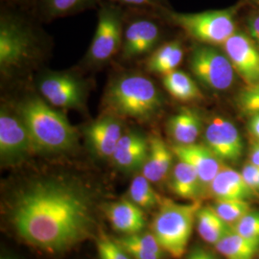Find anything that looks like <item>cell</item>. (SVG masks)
<instances>
[{
  "mask_svg": "<svg viewBox=\"0 0 259 259\" xmlns=\"http://www.w3.org/2000/svg\"><path fill=\"white\" fill-rule=\"evenodd\" d=\"M10 220L29 245L50 253L62 252L93 234V199L75 179L39 178L16 193Z\"/></svg>",
  "mask_w": 259,
  "mask_h": 259,
  "instance_id": "obj_1",
  "label": "cell"
},
{
  "mask_svg": "<svg viewBox=\"0 0 259 259\" xmlns=\"http://www.w3.org/2000/svg\"><path fill=\"white\" fill-rule=\"evenodd\" d=\"M17 112L27 128L35 150L57 154L76 146L77 134L67 118L39 97L24 99Z\"/></svg>",
  "mask_w": 259,
  "mask_h": 259,
  "instance_id": "obj_2",
  "label": "cell"
},
{
  "mask_svg": "<svg viewBox=\"0 0 259 259\" xmlns=\"http://www.w3.org/2000/svg\"><path fill=\"white\" fill-rule=\"evenodd\" d=\"M104 104L111 114L145 122L156 117L163 97L156 84L143 75H123L108 87Z\"/></svg>",
  "mask_w": 259,
  "mask_h": 259,
  "instance_id": "obj_3",
  "label": "cell"
},
{
  "mask_svg": "<svg viewBox=\"0 0 259 259\" xmlns=\"http://www.w3.org/2000/svg\"><path fill=\"white\" fill-rule=\"evenodd\" d=\"M201 206L200 200L180 204L162 198L151 230L161 249L173 258H181L185 254Z\"/></svg>",
  "mask_w": 259,
  "mask_h": 259,
  "instance_id": "obj_4",
  "label": "cell"
},
{
  "mask_svg": "<svg viewBox=\"0 0 259 259\" xmlns=\"http://www.w3.org/2000/svg\"><path fill=\"white\" fill-rule=\"evenodd\" d=\"M170 19L187 35L206 45H224L236 32L234 9L214 10L197 14L171 13Z\"/></svg>",
  "mask_w": 259,
  "mask_h": 259,
  "instance_id": "obj_5",
  "label": "cell"
},
{
  "mask_svg": "<svg viewBox=\"0 0 259 259\" xmlns=\"http://www.w3.org/2000/svg\"><path fill=\"white\" fill-rule=\"evenodd\" d=\"M35 41L27 28L17 20L0 23V69L4 76L15 73L34 58Z\"/></svg>",
  "mask_w": 259,
  "mask_h": 259,
  "instance_id": "obj_6",
  "label": "cell"
},
{
  "mask_svg": "<svg viewBox=\"0 0 259 259\" xmlns=\"http://www.w3.org/2000/svg\"><path fill=\"white\" fill-rule=\"evenodd\" d=\"M189 65L195 77L206 88L224 92L232 88L235 69L228 56L209 46L195 48Z\"/></svg>",
  "mask_w": 259,
  "mask_h": 259,
  "instance_id": "obj_7",
  "label": "cell"
},
{
  "mask_svg": "<svg viewBox=\"0 0 259 259\" xmlns=\"http://www.w3.org/2000/svg\"><path fill=\"white\" fill-rule=\"evenodd\" d=\"M35 150L29 132L18 112L2 107L0 112V157L4 164L18 163Z\"/></svg>",
  "mask_w": 259,
  "mask_h": 259,
  "instance_id": "obj_8",
  "label": "cell"
},
{
  "mask_svg": "<svg viewBox=\"0 0 259 259\" xmlns=\"http://www.w3.org/2000/svg\"><path fill=\"white\" fill-rule=\"evenodd\" d=\"M122 19L120 12L111 7L103 8L98 17L97 27L88 59L94 64H102L117 53L122 40Z\"/></svg>",
  "mask_w": 259,
  "mask_h": 259,
  "instance_id": "obj_9",
  "label": "cell"
},
{
  "mask_svg": "<svg viewBox=\"0 0 259 259\" xmlns=\"http://www.w3.org/2000/svg\"><path fill=\"white\" fill-rule=\"evenodd\" d=\"M39 92L50 105L62 109H82L85 89L83 82L69 73L56 72L45 76L38 84Z\"/></svg>",
  "mask_w": 259,
  "mask_h": 259,
  "instance_id": "obj_10",
  "label": "cell"
},
{
  "mask_svg": "<svg viewBox=\"0 0 259 259\" xmlns=\"http://www.w3.org/2000/svg\"><path fill=\"white\" fill-rule=\"evenodd\" d=\"M204 145L221 161L234 163L240 159L244 144L236 126L222 116H215L204 131Z\"/></svg>",
  "mask_w": 259,
  "mask_h": 259,
  "instance_id": "obj_11",
  "label": "cell"
},
{
  "mask_svg": "<svg viewBox=\"0 0 259 259\" xmlns=\"http://www.w3.org/2000/svg\"><path fill=\"white\" fill-rule=\"evenodd\" d=\"M225 54L247 85L259 82V47L252 38L235 32L224 45Z\"/></svg>",
  "mask_w": 259,
  "mask_h": 259,
  "instance_id": "obj_12",
  "label": "cell"
},
{
  "mask_svg": "<svg viewBox=\"0 0 259 259\" xmlns=\"http://www.w3.org/2000/svg\"><path fill=\"white\" fill-rule=\"evenodd\" d=\"M84 136L97 157L110 158L123 136V124L118 116L108 113L88 125Z\"/></svg>",
  "mask_w": 259,
  "mask_h": 259,
  "instance_id": "obj_13",
  "label": "cell"
},
{
  "mask_svg": "<svg viewBox=\"0 0 259 259\" xmlns=\"http://www.w3.org/2000/svg\"><path fill=\"white\" fill-rule=\"evenodd\" d=\"M172 150L179 160L187 162L194 168L201 182L203 195L208 192L214 178L224 166L222 161L206 145L196 143L174 145Z\"/></svg>",
  "mask_w": 259,
  "mask_h": 259,
  "instance_id": "obj_14",
  "label": "cell"
},
{
  "mask_svg": "<svg viewBox=\"0 0 259 259\" xmlns=\"http://www.w3.org/2000/svg\"><path fill=\"white\" fill-rule=\"evenodd\" d=\"M159 36V28L151 20L139 19L132 22L124 33L123 57L129 59L151 52Z\"/></svg>",
  "mask_w": 259,
  "mask_h": 259,
  "instance_id": "obj_15",
  "label": "cell"
},
{
  "mask_svg": "<svg viewBox=\"0 0 259 259\" xmlns=\"http://www.w3.org/2000/svg\"><path fill=\"white\" fill-rule=\"evenodd\" d=\"M104 210L112 229L125 235L139 233L146 227L143 209L130 199L106 204Z\"/></svg>",
  "mask_w": 259,
  "mask_h": 259,
  "instance_id": "obj_16",
  "label": "cell"
},
{
  "mask_svg": "<svg viewBox=\"0 0 259 259\" xmlns=\"http://www.w3.org/2000/svg\"><path fill=\"white\" fill-rule=\"evenodd\" d=\"M148 150L149 140L137 132H131L123 134L111 159L122 171H136L144 165Z\"/></svg>",
  "mask_w": 259,
  "mask_h": 259,
  "instance_id": "obj_17",
  "label": "cell"
},
{
  "mask_svg": "<svg viewBox=\"0 0 259 259\" xmlns=\"http://www.w3.org/2000/svg\"><path fill=\"white\" fill-rule=\"evenodd\" d=\"M173 150L159 136L149 139L147 158L142 167V175L152 184H159L169 175L173 162Z\"/></svg>",
  "mask_w": 259,
  "mask_h": 259,
  "instance_id": "obj_18",
  "label": "cell"
},
{
  "mask_svg": "<svg viewBox=\"0 0 259 259\" xmlns=\"http://www.w3.org/2000/svg\"><path fill=\"white\" fill-rule=\"evenodd\" d=\"M209 192L216 198V200L224 201H248L256 194L246 184L241 173L227 166H223L214 178L210 185Z\"/></svg>",
  "mask_w": 259,
  "mask_h": 259,
  "instance_id": "obj_19",
  "label": "cell"
},
{
  "mask_svg": "<svg viewBox=\"0 0 259 259\" xmlns=\"http://www.w3.org/2000/svg\"><path fill=\"white\" fill-rule=\"evenodd\" d=\"M203 121L196 110L184 108L172 115L167 122V132L175 145H189L201 135Z\"/></svg>",
  "mask_w": 259,
  "mask_h": 259,
  "instance_id": "obj_20",
  "label": "cell"
},
{
  "mask_svg": "<svg viewBox=\"0 0 259 259\" xmlns=\"http://www.w3.org/2000/svg\"><path fill=\"white\" fill-rule=\"evenodd\" d=\"M171 190L179 197L198 201L203 195V189L199 176L194 168L183 160H179L171 174Z\"/></svg>",
  "mask_w": 259,
  "mask_h": 259,
  "instance_id": "obj_21",
  "label": "cell"
},
{
  "mask_svg": "<svg viewBox=\"0 0 259 259\" xmlns=\"http://www.w3.org/2000/svg\"><path fill=\"white\" fill-rule=\"evenodd\" d=\"M184 59V48L178 40L169 41L158 47L149 57L146 69L149 72L164 76L181 65Z\"/></svg>",
  "mask_w": 259,
  "mask_h": 259,
  "instance_id": "obj_22",
  "label": "cell"
},
{
  "mask_svg": "<svg viewBox=\"0 0 259 259\" xmlns=\"http://www.w3.org/2000/svg\"><path fill=\"white\" fill-rule=\"evenodd\" d=\"M215 247L227 259H253L259 250V240L247 239L232 228Z\"/></svg>",
  "mask_w": 259,
  "mask_h": 259,
  "instance_id": "obj_23",
  "label": "cell"
},
{
  "mask_svg": "<svg viewBox=\"0 0 259 259\" xmlns=\"http://www.w3.org/2000/svg\"><path fill=\"white\" fill-rule=\"evenodd\" d=\"M196 223L200 236L214 246L232 229V226L223 220L213 206H201L197 212Z\"/></svg>",
  "mask_w": 259,
  "mask_h": 259,
  "instance_id": "obj_24",
  "label": "cell"
},
{
  "mask_svg": "<svg viewBox=\"0 0 259 259\" xmlns=\"http://www.w3.org/2000/svg\"><path fill=\"white\" fill-rule=\"evenodd\" d=\"M162 83L168 93L182 102H191L203 98L194 80L182 70H174L162 78Z\"/></svg>",
  "mask_w": 259,
  "mask_h": 259,
  "instance_id": "obj_25",
  "label": "cell"
},
{
  "mask_svg": "<svg viewBox=\"0 0 259 259\" xmlns=\"http://www.w3.org/2000/svg\"><path fill=\"white\" fill-rule=\"evenodd\" d=\"M152 183L143 175L135 177L129 187L130 200L142 209H151L159 205L162 198L157 194L151 185Z\"/></svg>",
  "mask_w": 259,
  "mask_h": 259,
  "instance_id": "obj_26",
  "label": "cell"
},
{
  "mask_svg": "<svg viewBox=\"0 0 259 259\" xmlns=\"http://www.w3.org/2000/svg\"><path fill=\"white\" fill-rule=\"evenodd\" d=\"M213 208L225 222L231 226L238 222L250 210L249 202L241 200H217Z\"/></svg>",
  "mask_w": 259,
  "mask_h": 259,
  "instance_id": "obj_27",
  "label": "cell"
},
{
  "mask_svg": "<svg viewBox=\"0 0 259 259\" xmlns=\"http://www.w3.org/2000/svg\"><path fill=\"white\" fill-rule=\"evenodd\" d=\"M96 247L100 259H131V255L123 249L115 238H111L106 232H99Z\"/></svg>",
  "mask_w": 259,
  "mask_h": 259,
  "instance_id": "obj_28",
  "label": "cell"
},
{
  "mask_svg": "<svg viewBox=\"0 0 259 259\" xmlns=\"http://www.w3.org/2000/svg\"><path fill=\"white\" fill-rule=\"evenodd\" d=\"M236 104L244 115L250 117L259 113V82L246 85L238 94Z\"/></svg>",
  "mask_w": 259,
  "mask_h": 259,
  "instance_id": "obj_29",
  "label": "cell"
},
{
  "mask_svg": "<svg viewBox=\"0 0 259 259\" xmlns=\"http://www.w3.org/2000/svg\"><path fill=\"white\" fill-rule=\"evenodd\" d=\"M232 228L234 232L247 239L259 240V210L250 209Z\"/></svg>",
  "mask_w": 259,
  "mask_h": 259,
  "instance_id": "obj_30",
  "label": "cell"
},
{
  "mask_svg": "<svg viewBox=\"0 0 259 259\" xmlns=\"http://www.w3.org/2000/svg\"><path fill=\"white\" fill-rule=\"evenodd\" d=\"M123 239L128 241L130 243L137 245L139 247H141L145 250L156 252L158 254H162L163 255V250L161 249V247L159 246L158 242H157L155 235L152 232H139L136 234H131V235H124L122 236Z\"/></svg>",
  "mask_w": 259,
  "mask_h": 259,
  "instance_id": "obj_31",
  "label": "cell"
},
{
  "mask_svg": "<svg viewBox=\"0 0 259 259\" xmlns=\"http://www.w3.org/2000/svg\"><path fill=\"white\" fill-rule=\"evenodd\" d=\"M115 240L117 241V243L120 244L123 249L129 253L131 257H134L135 259H162L163 257L162 254H158L156 252L145 250L141 247L134 245L128 241L123 239L122 237L115 238Z\"/></svg>",
  "mask_w": 259,
  "mask_h": 259,
  "instance_id": "obj_32",
  "label": "cell"
},
{
  "mask_svg": "<svg viewBox=\"0 0 259 259\" xmlns=\"http://www.w3.org/2000/svg\"><path fill=\"white\" fill-rule=\"evenodd\" d=\"M84 1L85 0H47V5L51 14L59 16L74 10Z\"/></svg>",
  "mask_w": 259,
  "mask_h": 259,
  "instance_id": "obj_33",
  "label": "cell"
},
{
  "mask_svg": "<svg viewBox=\"0 0 259 259\" xmlns=\"http://www.w3.org/2000/svg\"><path fill=\"white\" fill-rule=\"evenodd\" d=\"M241 175L243 177L246 184L250 189L254 192H259V167L249 162L245 164L241 171Z\"/></svg>",
  "mask_w": 259,
  "mask_h": 259,
  "instance_id": "obj_34",
  "label": "cell"
},
{
  "mask_svg": "<svg viewBox=\"0 0 259 259\" xmlns=\"http://www.w3.org/2000/svg\"><path fill=\"white\" fill-rule=\"evenodd\" d=\"M248 30L250 37L259 47V12L252 14L248 19Z\"/></svg>",
  "mask_w": 259,
  "mask_h": 259,
  "instance_id": "obj_35",
  "label": "cell"
},
{
  "mask_svg": "<svg viewBox=\"0 0 259 259\" xmlns=\"http://www.w3.org/2000/svg\"><path fill=\"white\" fill-rule=\"evenodd\" d=\"M186 259H217L211 252L202 248H195L190 251Z\"/></svg>",
  "mask_w": 259,
  "mask_h": 259,
  "instance_id": "obj_36",
  "label": "cell"
},
{
  "mask_svg": "<svg viewBox=\"0 0 259 259\" xmlns=\"http://www.w3.org/2000/svg\"><path fill=\"white\" fill-rule=\"evenodd\" d=\"M249 130H250V134L259 140V113L250 116Z\"/></svg>",
  "mask_w": 259,
  "mask_h": 259,
  "instance_id": "obj_37",
  "label": "cell"
},
{
  "mask_svg": "<svg viewBox=\"0 0 259 259\" xmlns=\"http://www.w3.org/2000/svg\"><path fill=\"white\" fill-rule=\"evenodd\" d=\"M250 162L259 167V142L250 151Z\"/></svg>",
  "mask_w": 259,
  "mask_h": 259,
  "instance_id": "obj_38",
  "label": "cell"
},
{
  "mask_svg": "<svg viewBox=\"0 0 259 259\" xmlns=\"http://www.w3.org/2000/svg\"><path fill=\"white\" fill-rule=\"evenodd\" d=\"M118 1L125 4H130V5H145V4H150L154 0H118Z\"/></svg>",
  "mask_w": 259,
  "mask_h": 259,
  "instance_id": "obj_39",
  "label": "cell"
},
{
  "mask_svg": "<svg viewBox=\"0 0 259 259\" xmlns=\"http://www.w3.org/2000/svg\"><path fill=\"white\" fill-rule=\"evenodd\" d=\"M0 259H19L17 258L15 255H13V254H11L9 252H7V251H2V253H1V257Z\"/></svg>",
  "mask_w": 259,
  "mask_h": 259,
  "instance_id": "obj_40",
  "label": "cell"
},
{
  "mask_svg": "<svg viewBox=\"0 0 259 259\" xmlns=\"http://www.w3.org/2000/svg\"><path fill=\"white\" fill-rule=\"evenodd\" d=\"M251 1H254V2H256V3H259V0H251Z\"/></svg>",
  "mask_w": 259,
  "mask_h": 259,
  "instance_id": "obj_41",
  "label": "cell"
}]
</instances>
